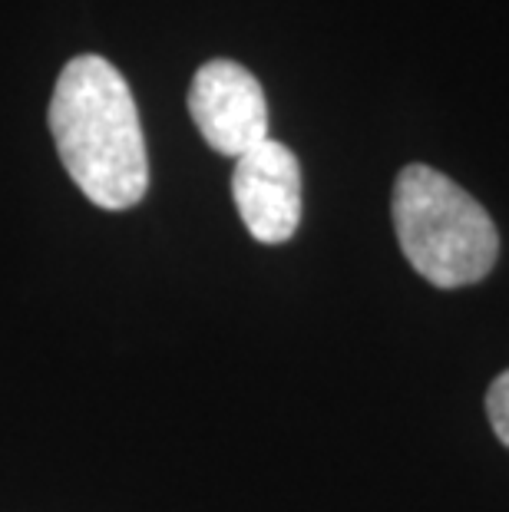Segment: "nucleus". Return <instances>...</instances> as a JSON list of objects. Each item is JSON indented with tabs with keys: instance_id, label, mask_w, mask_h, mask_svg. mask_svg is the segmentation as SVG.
I'll return each instance as SVG.
<instances>
[{
	"instance_id": "obj_4",
	"label": "nucleus",
	"mask_w": 509,
	"mask_h": 512,
	"mask_svg": "<svg viewBox=\"0 0 509 512\" xmlns=\"http://www.w3.org/2000/svg\"><path fill=\"white\" fill-rule=\"evenodd\" d=\"M232 199L248 235L262 245H281L301 222V166L285 143L265 139L235 159Z\"/></svg>"
},
{
	"instance_id": "obj_1",
	"label": "nucleus",
	"mask_w": 509,
	"mask_h": 512,
	"mask_svg": "<svg viewBox=\"0 0 509 512\" xmlns=\"http://www.w3.org/2000/svg\"><path fill=\"white\" fill-rule=\"evenodd\" d=\"M50 133L63 169L100 209L123 212L149 189L146 136L126 76L110 60L83 53L57 76Z\"/></svg>"
},
{
	"instance_id": "obj_5",
	"label": "nucleus",
	"mask_w": 509,
	"mask_h": 512,
	"mask_svg": "<svg viewBox=\"0 0 509 512\" xmlns=\"http://www.w3.org/2000/svg\"><path fill=\"white\" fill-rule=\"evenodd\" d=\"M486 417H490L496 440L509 450V370H503L486 390Z\"/></svg>"
},
{
	"instance_id": "obj_3",
	"label": "nucleus",
	"mask_w": 509,
	"mask_h": 512,
	"mask_svg": "<svg viewBox=\"0 0 509 512\" xmlns=\"http://www.w3.org/2000/svg\"><path fill=\"white\" fill-rule=\"evenodd\" d=\"M189 113L215 152L242 159L268 139V103L262 83L235 60H209L192 76Z\"/></svg>"
},
{
	"instance_id": "obj_2",
	"label": "nucleus",
	"mask_w": 509,
	"mask_h": 512,
	"mask_svg": "<svg viewBox=\"0 0 509 512\" xmlns=\"http://www.w3.org/2000/svg\"><path fill=\"white\" fill-rule=\"evenodd\" d=\"M391 209L400 252L430 285L463 288L493 271L500 235L490 212L443 172L420 162L400 169Z\"/></svg>"
}]
</instances>
